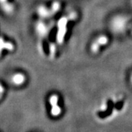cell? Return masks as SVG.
<instances>
[{
	"label": "cell",
	"instance_id": "cell-3",
	"mask_svg": "<svg viewBox=\"0 0 132 132\" xmlns=\"http://www.w3.org/2000/svg\"><path fill=\"white\" fill-rule=\"evenodd\" d=\"M108 38L105 35H101L98 38H97L93 42L91 46H90V49L91 52L93 54H97L99 52L100 49V46H105L107 43H108Z\"/></svg>",
	"mask_w": 132,
	"mask_h": 132
},
{
	"label": "cell",
	"instance_id": "cell-2",
	"mask_svg": "<svg viewBox=\"0 0 132 132\" xmlns=\"http://www.w3.org/2000/svg\"><path fill=\"white\" fill-rule=\"evenodd\" d=\"M127 19L124 16H116L113 19L112 21V29L114 32H121L126 29V26L127 25Z\"/></svg>",
	"mask_w": 132,
	"mask_h": 132
},
{
	"label": "cell",
	"instance_id": "cell-17",
	"mask_svg": "<svg viewBox=\"0 0 132 132\" xmlns=\"http://www.w3.org/2000/svg\"><path fill=\"white\" fill-rule=\"evenodd\" d=\"M131 2H132V0H131Z\"/></svg>",
	"mask_w": 132,
	"mask_h": 132
},
{
	"label": "cell",
	"instance_id": "cell-4",
	"mask_svg": "<svg viewBox=\"0 0 132 132\" xmlns=\"http://www.w3.org/2000/svg\"><path fill=\"white\" fill-rule=\"evenodd\" d=\"M50 27L46 26L42 21L38 22L36 25V29H37V32H38V35H40V37H45L48 33V31L51 29Z\"/></svg>",
	"mask_w": 132,
	"mask_h": 132
},
{
	"label": "cell",
	"instance_id": "cell-14",
	"mask_svg": "<svg viewBox=\"0 0 132 132\" xmlns=\"http://www.w3.org/2000/svg\"><path fill=\"white\" fill-rule=\"evenodd\" d=\"M2 98V95H0V99Z\"/></svg>",
	"mask_w": 132,
	"mask_h": 132
},
{
	"label": "cell",
	"instance_id": "cell-5",
	"mask_svg": "<svg viewBox=\"0 0 132 132\" xmlns=\"http://www.w3.org/2000/svg\"><path fill=\"white\" fill-rule=\"evenodd\" d=\"M38 13L39 15L42 18H48L53 15L51 9H48L44 6H40L38 9Z\"/></svg>",
	"mask_w": 132,
	"mask_h": 132
},
{
	"label": "cell",
	"instance_id": "cell-9",
	"mask_svg": "<svg viewBox=\"0 0 132 132\" xmlns=\"http://www.w3.org/2000/svg\"><path fill=\"white\" fill-rule=\"evenodd\" d=\"M60 5L58 2H54L52 5V7H51V11H52V15L55 14L56 13L58 12V10H60Z\"/></svg>",
	"mask_w": 132,
	"mask_h": 132
},
{
	"label": "cell",
	"instance_id": "cell-8",
	"mask_svg": "<svg viewBox=\"0 0 132 132\" xmlns=\"http://www.w3.org/2000/svg\"><path fill=\"white\" fill-rule=\"evenodd\" d=\"M2 10L5 11V13H10L13 12V7L11 4H10L8 2H4V3H2Z\"/></svg>",
	"mask_w": 132,
	"mask_h": 132
},
{
	"label": "cell",
	"instance_id": "cell-15",
	"mask_svg": "<svg viewBox=\"0 0 132 132\" xmlns=\"http://www.w3.org/2000/svg\"><path fill=\"white\" fill-rule=\"evenodd\" d=\"M131 81H132V75H131Z\"/></svg>",
	"mask_w": 132,
	"mask_h": 132
},
{
	"label": "cell",
	"instance_id": "cell-7",
	"mask_svg": "<svg viewBox=\"0 0 132 132\" xmlns=\"http://www.w3.org/2000/svg\"><path fill=\"white\" fill-rule=\"evenodd\" d=\"M12 81L13 82V84L16 85H22L25 81V76L22 73L15 74L12 77Z\"/></svg>",
	"mask_w": 132,
	"mask_h": 132
},
{
	"label": "cell",
	"instance_id": "cell-10",
	"mask_svg": "<svg viewBox=\"0 0 132 132\" xmlns=\"http://www.w3.org/2000/svg\"><path fill=\"white\" fill-rule=\"evenodd\" d=\"M56 50H57V48L54 43H51L50 44V46H49V52H50V58L53 59L54 56H55V54H56Z\"/></svg>",
	"mask_w": 132,
	"mask_h": 132
},
{
	"label": "cell",
	"instance_id": "cell-16",
	"mask_svg": "<svg viewBox=\"0 0 132 132\" xmlns=\"http://www.w3.org/2000/svg\"><path fill=\"white\" fill-rule=\"evenodd\" d=\"M131 35H132V31H131Z\"/></svg>",
	"mask_w": 132,
	"mask_h": 132
},
{
	"label": "cell",
	"instance_id": "cell-6",
	"mask_svg": "<svg viewBox=\"0 0 132 132\" xmlns=\"http://www.w3.org/2000/svg\"><path fill=\"white\" fill-rule=\"evenodd\" d=\"M13 45L9 42H5L4 39L2 38H0V56L3 49H7L9 51L13 50Z\"/></svg>",
	"mask_w": 132,
	"mask_h": 132
},
{
	"label": "cell",
	"instance_id": "cell-11",
	"mask_svg": "<svg viewBox=\"0 0 132 132\" xmlns=\"http://www.w3.org/2000/svg\"><path fill=\"white\" fill-rule=\"evenodd\" d=\"M68 18L69 20H71V21H74L76 18H77V15L76 13H71L70 14L68 15Z\"/></svg>",
	"mask_w": 132,
	"mask_h": 132
},
{
	"label": "cell",
	"instance_id": "cell-12",
	"mask_svg": "<svg viewBox=\"0 0 132 132\" xmlns=\"http://www.w3.org/2000/svg\"><path fill=\"white\" fill-rule=\"evenodd\" d=\"M4 92H5V90H4V87L1 85V84H0V95H2V94L4 93Z\"/></svg>",
	"mask_w": 132,
	"mask_h": 132
},
{
	"label": "cell",
	"instance_id": "cell-1",
	"mask_svg": "<svg viewBox=\"0 0 132 132\" xmlns=\"http://www.w3.org/2000/svg\"><path fill=\"white\" fill-rule=\"evenodd\" d=\"M69 19L67 17H62L58 21V31L57 35V40L58 43L62 44L64 41V38L67 32V24L68 22Z\"/></svg>",
	"mask_w": 132,
	"mask_h": 132
},
{
	"label": "cell",
	"instance_id": "cell-13",
	"mask_svg": "<svg viewBox=\"0 0 132 132\" xmlns=\"http://www.w3.org/2000/svg\"><path fill=\"white\" fill-rule=\"evenodd\" d=\"M6 1H7V0H0V2H1V3H4Z\"/></svg>",
	"mask_w": 132,
	"mask_h": 132
}]
</instances>
